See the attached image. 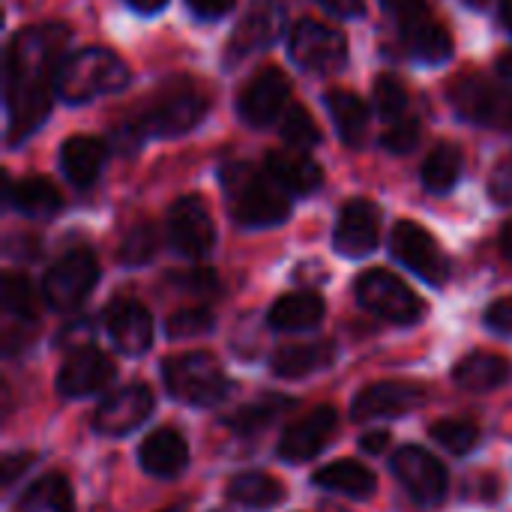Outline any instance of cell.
<instances>
[{
  "instance_id": "obj_33",
  "label": "cell",
  "mask_w": 512,
  "mask_h": 512,
  "mask_svg": "<svg viewBox=\"0 0 512 512\" xmlns=\"http://www.w3.org/2000/svg\"><path fill=\"white\" fill-rule=\"evenodd\" d=\"M15 512H72V489L66 477L48 474L36 480L18 501Z\"/></svg>"
},
{
  "instance_id": "obj_7",
  "label": "cell",
  "mask_w": 512,
  "mask_h": 512,
  "mask_svg": "<svg viewBox=\"0 0 512 512\" xmlns=\"http://www.w3.org/2000/svg\"><path fill=\"white\" fill-rule=\"evenodd\" d=\"M291 57L300 69L330 75L339 72L348 60V39L339 27H330L315 18H303L291 27L288 36Z\"/></svg>"
},
{
  "instance_id": "obj_40",
  "label": "cell",
  "mask_w": 512,
  "mask_h": 512,
  "mask_svg": "<svg viewBox=\"0 0 512 512\" xmlns=\"http://www.w3.org/2000/svg\"><path fill=\"white\" fill-rule=\"evenodd\" d=\"M216 324L213 312L204 309V306H192V309H180L174 312L168 321H165V333L171 339H195V336H204L210 333Z\"/></svg>"
},
{
  "instance_id": "obj_37",
  "label": "cell",
  "mask_w": 512,
  "mask_h": 512,
  "mask_svg": "<svg viewBox=\"0 0 512 512\" xmlns=\"http://www.w3.org/2000/svg\"><path fill=\"white\" fill-rule=\"evenodd\" d=\"M432 441L438 447H444L447 453H456V456H465L471 453L477 444H480V429L468 420H438L432 429H429Z\"/></svg>"
},
{
  "instance_id": "obj_47",
  "label": "cell",
  "mask_w": 512,
  "mask_h": 512,
  "mask_svg": "<svg viewBox=\"0 0 512 512\" xmlns=\"http://www.w3.org/2000/svg\"><path fill=\"white\" fill-rule=\"evenodd\" d=\"M30 462H33V459H30V456H24V453H21V456H6V459H3V486L9 489V486L18 480V474H24V471H27V465H30Z\"/></svg>"
},
{
  "instance_id": "obj_1",
  "label": "cell",
  "mask_w": 512,
  "mask_h": 512,
  "mask_svg": "<svg viewBox=\"0 0 512 512\" xmlns=\"http://www.w3.org/2000/svg\"><path fill=\"white\" fill-rule=\"evenodd\" d=\"M69 27L57 21L21 30L6 51V141L18 144L51 111L57 75L66 60Z\"/></svg>"
},
{
  "instance_id": "obj_31",
  "label": "cell",
  "mask_w": 512,
  "mask_h": 512,
  "mask_svg": "<svg viewBox=\"0 0 512 512\" xmlns=\"http://www.w3.org/2000/svg\"><path fill=\"white\" fill-rule=\"evenodd\" d=\"M228 498L246 510H270L285 501V489L267 474H240L228 483Z\"/></svg>"
},
{
  "instance_id": "obj_23",
  "label": "cell",
  "mask_w": 512,
  "mask_h": 512,
  "mask_svg": "<svg viewBox=\"0 0 512 512\" xmlns=\"http://www.w3.org/2000/svg\"><path fill=\"white\" fill-rule=\"evenodd\" d=\"M138 462L147 474L153 477H177L189 465V447L180 432L174 429H156L153 435L144 438L138 447Z\"/></svg>"
},
{
  "instance_id": "obj_45",
  "label": "cell",
  "mask_w": 512,
  "mask_h": 512,
  "mask_svg": "<svg viewBox=\"0 0 512 512\" xmlns=\"http://www.w3.org/2000/svg\"><path fill=\"white\" fill-rule=\"evenodd\" d=\"M381 3H384V9L393 15L396 24H402V21H408V18H414V15H420V12H426V3H423V0H381Z\"/></svg>"
},
{
  "instance_id": "obj_10",
  "label": "cell",
  "mask_w": 512,
  "mask_h": 512,
  "mask_svg": "<svg viewBox=\"0 0 512 512\" xmlns=\"http://www.w3.org/2000/svg\"><path fill=\"white\" fill-rule=\"evenodd\" d=\"M393 474L408 498L420 507H438L447 498V468L423 447H402L393 456Z\"/></svg>"
},
{
  "instance_id": "obj_18",
  "label": "cell",
  "mask_w": 512,
  "mask_h": 512,
  "mask_svg": "<svg viewBox=\"0 0 512 512\" xmlns=\"http://www.w3.org/2000/svg\"><path fill=\"white\" fill-rule=\"evenodd\" d=\"M282 27H285V12L279 3L273 0H258L246 15L243 21L237 24L234 36L228 39V51H225V63H237L261 48H267L270 42H276L282 36Z\"/></svg>"
},
{
  "instance_id": "obj_46",
  "label": "cell",
  "mask_w": 512,
  "mask_h": 512,
  "mask_svg": "<svg viewBox=\"0 0 512 512\" xmlns=\"http://www.w3.org/2000/svg\"><path fill=\"white\" fill-rule=\"evenodd\" d=\"M492 198L498 204H510L512 201V165H501L492 177Z\"/></svg>"
},
{
  "instance_id": "obj_20",
  "label": "cell",
  "mask_w": 512,
  "mask_h": 512,
  "mask_svg": "<svg viewBox=\"0 0 512 512\" xmlns=\"http://www.w3.org/2000/svg\"><path fill=\"white\" fill-rule=\"evenodd\" d=\"M105 330L120 354L138 357L153 342V318L135 300H114L105 309Z\"/></svg>"
},
{
  "instance_id": "obj_54",
  "label": "cell",
  "mask_w": 512,
  "mask_h": 512,
  "mask_svg": "<svg viewBox=\"0 0 512 512\" xmlns=\"http://www.w3.org/2000/svg\"><path fill=\"white\" fill-rule=\"evenodd\" d=\"M162 512H186V507H171V510H162Z\"/></svg>"
},
{
  "instance_id": "obj_50",
  "label": "cell",
  "mask_w": 512,
  "mask_h": 512,
  "mask_svg": "<svg viewBox=\"0 0 512 512\" xmlns=\"http://www.w3.org/2000/svg\"><path fill=\"white\" fill-rule=\"evenodd\" d=\"M135 12H144V15H150V12H159L168 0H126Z\"/></svg>"
},
{
  "instance_id": "obj_49",
  "label": "cell",
  "mask_w": 512,
  "mask_h": 512,
  "mask_svg": "<svg viewBox=\"0 0 512 512\" xmlns=\"http://www.w3.org/2000/svg\"><path fill=\"white\" fill-rule=\"evenodd\" d=\"M360 447L366 453H372V456H381L390 447V432H369V435L360 438Z\"/></svg>"
},
{
  "instance_id": "obj_48",
  "label": "cell",
  "mask_w": 512,
  "mask_h": 512,
  "mask_svg": "<svg viewBox=\"0 0 512 512\" xmlns=\"http://www.w3.org/2000/svg\"><path fill=\"white\" fill-rule=\"evenodd\" d=\"M318 3H321L324 9L342 15V18H354V15L363 12V0H318Z\"/></svg>"
},
{
  "instance_id": "obj_14",
  "label": "cell",
  "mask_w": 512,
  "mask_h": 512,
  "mask_svg": "<svg viewBox=\"0 0 512 512\" xmlns=\"http://www.w3.org/2000/svg\"><path fill=\"white\" fill-rule=\"evenodd\" d=\"M153 414V393L144 384L120 387L117 393L105 396L93 414V429L105 438H120L135 432Z\"/></svg>"
},
{
  "instance_id": "obj_19",
  "label": "cell",
  "mask_w": 512,
  "mask_h": 512,
  "mask_svg": "<svg viewBox=\"0 0 512 512\" xmlns=\"http://www.w3.org/2000/svg\"><path fill=\"white\" fill-rule=\"evenodd\" d=\"M114 378V363L93 345L75 348L57 372V393L66 399H87L108 387Z\"/></svg>"
},
{
  "instance_id": "obj_25",
  "label": "cell",
  "mask_w": 512,
  "mask_h": 512,
  "mask_svg": "<svg viewBox=\"0 0 512 512\" xmlns=\"http://www.w3.org/2000/svg\"><path fill=\"white\" fill-rule=\"evenodd\" d=\"M324 318V300L315 291H294L273 303L267 312V324L279 333H303L318 327Z\"/></svg>"
},
{
  "instance_id": "obj_42",
  "label": "cell",
  "mask_w": 512,
  "mask_h": 512,
  "mask_svg": "<svg viewBox=\"0 0 512 512\" xmlns=\"http://www.w3.org/2000/svg\"><path fill=\"white\" fill-rule=\"evenodd\" d=\"M168 282L186 294H213L219 288V279L216 273L210 270H186V273H171Z\"/></svg>"
},
{
  "instance_id": "obj_9",
  "label": "cell",
  "mask_w": 512,
  "mask_h": 512,
  "mask_svg": "<svg viewBox=\"0 0 512 512\" xmlns=\"http://www.w3.org/2000/svg\"><path fill=\"white\" fill-rule=\"evenodd\" d=\"M390 252L393 258L417 273L429 285H444L450 279V258L441 249V243L417 222H399L390 234Z\"/></svg>"
},
{
  "instance_id": "obj_28",
  "label": "cell",
  "mask_w": 512,
  "mask_h": 512,
  "mask_svg": "<svg viewBox=\"0 0 512 512\" xmlns=\"http://www.w3.org/2000/svg\"><path fill=\"white\" fill-rule=\"evenodd\" d=\"M327 102V111L333 117V126L339 132V138L348 144V147H360L363 138H366V129H369V108L366 102L351 93V90H330L324 96Z\"/></svg>"
},
{
  "instance_id": "obj_32",
  "label": "cell",
  "mask_w": 512,
  "mask_h": 512,
  "mask_svg": "<svg viewBox=\"0 0 512 512\" xmlns=\"http://www.w3.org/2000/svg\"><path fill=\"white\" fill-rule=\"evenodd\" d=\"M423 186L435 195L450 192L462 177V150L456 144H438L423 162Z\"/></svg>"
},
{
  "instance_id": "obj_44",
  "label": "cell",
  "mask_w": 512,
  "mask_h": 512,
  "mask_svg": "<svg viewBox=\"0 0 512 512\" xmlns=\"http://www.w3.org/2000/svg\"><path fill=\"white\" fill-rule=\"evenodd\" d=\"M186 6L198 15V18H204V21H213V18H222V15H228L234 6H237V0H186Z\"/></svg>"
},
{
  "instance_id": "obj_52",
  "label": "cell",
  "mask_w": 512,
  "mask_h": 512,
  "mask_svg": "<svg viewBox=\"0 0 512 512\" xmlns=\"http://www.w3.org/2000/svg\"><path fill=\"white\" fill-rule=\"evenodd\" d=\"M501 21L507 24V30L512 33V0H501Z\"/></svg>"
},
{
  "instance_id": "obj_24",
  "label": "cell",
  "mask_w": 512,
  "mask_h": 512,
  "mask_svg": "<svg viewBox=\"0 0 512 512\" xmlns=\"http://www.w3.org/2000/svg\"><path fill=\"white\" fill-rule=\"evenodd\" d=\"M402 42L411 57L423 63H444L453 54V39L444 24H438L429 12H420L399 24Z\"/></svg>"
},
{
  "instance_id": "obj_3",
  "label": "cell",
  "mask_w": 512,
  "mask_h": 512,
  "mask_svg": "<svg viewBox=\"0 0 512 512\" xmlns=\"http://www.w3.org/2000/svg\"><path fill=\"white\" fill-rule=\"evenodd\" d=\"M207 114V96L192 81H174L165 93H159L138 117H132L117 138L126 144H141L144 138H174L195 129Z\"/></svg>"
},
{
  "instance_id": "obj_29",
  "label": "cell",
  "mask_w": 512,
  "mask_h": 512,
  "mask_svg": "<svg viewBox=\"0 0 512 512\" xmlns=\"http://www.w3.org/2000/svg\"><path fill=\"white\" fill-rule=\"evenodd\" d=\"M6 198L21 216H30V219H51L63 207L60 192L45 177H24V180L12 183Z\"/></svg>"
},
{
  "instance_id": "obj_51",
  "label": "cell",
  "mask_w": 512,
  "mask_h": 512,
  "mask_svg": "<svg viewBox=\"0 0 512 512\" xmlns=\"http://www.w3.org/2000/svg\"><path fill=\"white\" fill-rule=\"evenodd\" d=\"M501 249H504V255L512 261V219L504 225V231H501Z\"/></svg>"
},
{
  "instance_id": "obj_4",
  "label": "cell",
  "mask_w": 512,
  "mask_h": 512,
  "mask_svg": "<svg viewBox=\"0 0 512 512\" xmlns=\"http://www.w3.org/2000/svg\"><path fill=\"white\" fill-rule=\"evenodd\" d=\"M126 81H129V69L114 51L87 45L63 60L57 75V96L72 105H81L96 96L123 90Z\"/></svg>"
},
{
  "instance_id": "obj_35",
  "label": "cell",
  "mask_w": 512,
  "mask_h": 512,
  "mask_svg": "<svg viewBox=\"0 0 512 512\" xmlns=\"http://www.w3.org/2000/svg\"><path fill=\"white\" fill-rule=\"evenodd\" d=\"M156 249H159V234H156L153 222H138V225H132L123 234L117 258L126 267H141V264H147L156 255Z\"/></svg>"
},
{
  "instance_id": "obj_53",
  "label": "cell",
  "mask_w": 512,
  "mask_h": 512,
  "mask_svg": "<svg viewBox=\"0 0 512 512\" xmlns=\"http://www.w3.org/2000/svg\"><path fill=\"white\" fill-rule=\"evenodd\" d=\"M498 72H501V75H507V78H512V51H507V54L498 60Z\"/></svg>"
},
{
  "instance_id": "obj_15",
  "label": "cell",
  "mask_w": 512,
  "mask_h": 512,
  "mask_svg": "<svg viewBox=\"0 0 512 512\" xmlns=\"http://www.w3.org/2000/svg\"><path fill=\"white\" fill-rule=\"evenodd\" d=\"M426 402V390L420 384L411 381H381V384H369L357 393L354 405H351V417L357 423H369V420H387V417H399L408 414L414 408H420Z\"/></svg>"
},
{
  "instance_id": "obj_11",
  "label": "cell",
  "mask_w": 512,
  "mask_h": 512,
  "mask_svg": "<svg viewBox=\"0 0 512 512\" xmlns=\"http://www.w3.org/2000/svg\"><path fill=\"white\" fill-rule=\"evenodd\" d=\"M450 102L471 123L512 129V93L495 87L486 78H477V75L459 78L450 87Z\"/></svg>"
},
{
  "instance_id": "obj_34",
  "label": "cell",
  "mask_w": 512,
  "mask_h": 512,
  "mask_svg": "<svg viewBox=\"0 0 512 512\" xmlns=\"http://www.w3.org/2000/svg\"><path fill=\"white\" fill-rule=\"evenodd\" d=\"M291 408H294L291 399H285V396H279V393H270V396H264V399H258V402H252V405L234 411V414L228 417V426H231L234 432H240V435H255V432L267 429L273 420H279V417H282L285 411H291Z\"/></svg>"
},
{
  "instance_id": "obj_22",
  "label": "cell",
  "mask_w": 512,
  "mask_h": 512,
  "mask_svg": "<svg viewBox=\"0 0 512 512\" xmlns=\"http://www.w3.org/2000/svg\"><path fill=\"white\" fill-rule=\"evenodd\" d=\"M264 171L291 195H312L324 183L321 165L294 150H273L264 162Z\"/></svg>"
},
{
  "instance_id": "obj_12",
  "label": "cell",
  "mask_w": 512,
  "mask_h": 512,
  "mask_svg": "<svg viewBox=\"0 0 512 512\" xmlns=\"http://www.w3.org/2000/svg\"><path fill=\"white\" fill-rule=\"evenodd\" d=\"M168 240L183 258H204L216 243V228L207 204L198 195L177 198L168 210Z\"/></svg>"
},
{
  "instance_id": "obj_21",
  "label": "cell",
  "mask_w": 512,
  "mask_h": 512,
  "mask_svg": "<svg viewBox=\"0 0 512 512\" xmlns=\"http://www.w3.org/2000/svg\"><path fill=\"white\" fill-rule=\"evenodd\" d=\"M105 156H108L105 141H99L93 135H72L60 147V168L72 186L87 189L99 180V174L105 168Z\"/></svg>"
},
{
  "instance_id": "obj_5",
  "label": "cell",
  "mask_w": 512,
  "mask_h": 512,
  "mask_svg": "<svg viewBox=\"0 0 512 512\" xmlns=\"http://www.w3.org/2000/svg\"><path fill=\"white\" fill-rule=\"evenodd\" d=\"M162 381L177 402L192 405V408H213L231 390V381L225 378L219 360L207 351L180 354V357L165 360Z\"/></svg>"
},
{
  "instance_id": "obj_43",
  "label": "cell",
  "mask_w": 512,
  "mask_h": 512,
  "mask_svg": "<svg viewBox=\"0 0 512 512\" xmlns=\"http://www.w3.org/2000/svg\"><path fill=\"white\" fill-rule=\"evenodd\" d=\"M486 327L495 330V333L512 336V297L495 300V303L486 309Z\"/></svg>"
},
{
  "instance_id": "obj_30",
  "label": "cell",
  "mask_w": 512,
  "mask_h": 512,
  "mask_svg": "<svg viewBox=\"0 0 512 512\" xmlns=\"http://www.w3.org/2000/svg\"><path fill=\"white\" fill-rule=\"evenodd\" d=\"M315 486L327 489V492H339V495H348V498H372L375 495V474L354 462V459H339L327 468H321L315 477H312Z\"/></svg>"
},
{
  "instance_id": "obj_26",
  "label": "cell",
  "mask_w": 512,
  "mask_h": 512,
  "mask_svg": "<svg viewBox=\"0 0 512 512\" xmlns=\"http://www.w3.org/2000/svg\"><path fill=\"white\" fill-rule=\"evenodd\" d=\"M336 360L333 342H303V345H285L270 357V369L279 378H306L315 372H324Z\"/></svg>"
},
{
  "instance_id": "obj_16",
  "label": "cell",
  "mask_w": 512,
  "mask_h": 512,
  "mask_svg": "<svg viewBox=\"0 0 512 512\" xmlns=\"http://www.w3.org/2000/svg\"><path fill=\"white\" fill-rule=\"evenodd\" d=\"M381 240V213L372 201L354 198L339 210L333 246L345 258H363L369 255Z\"/></svg>"
},
{
  "instance_id": "obj_6",
  "label": "cell",
  "mask_w": 512,
  "mask_h": 512,
  "mask_svg": "<svg viewBox=\"0 0 512 512\" xmlns=\"http://www.w3.org/2000/svg\"><path fill=\"white\" fill-rule=\"evenodd\" d=\"M99 282V261L90 249H72L42 276V300L54 312L78 309Z\"/></svg>"
},
{
  "instance_id": "obj_36",
  "label": "cell",
  "mask_w": 512,
  "mask_h": 512,
  "mask_svg": "<svg viewBox=\"0 0 512 512\" xmlns=\"http://www.w3.org/2000/svg\"><path fill=\"white\" fill-rule=\"evenodd\" d=\"M0 300L3 309L18 318V321H33L36 318V291L27 276L21 273H6L0 282Z\"/></svg>"
},
{
  "instance_id": "obj_41",
  "label": "cell",
  "mask_w": 512,
  "mask_h": 512,
  "mask_svg": "<svg viewBox=\"0 0 512 512\" xmlns=\"http://www.w3.org/2000/svg\"><path fill=\"white\" fill-rule=\"evenodd\" d=\"M420 141V123L414 117H399L387 126L381 144L390 150V153H411Z\"/></svg>"
},
{
  "instance_id": "obj_38",
  "label": "cell",
  "mask_w": 512,
  "mask_h": 512,
  "mask_svg": "<svg viewBox=\"0 0 512 512\" xmlns=\"http://www.w3.org/2000/svg\"><path fill=\"white\" fill-rule=\"evenodd\" d=\"M279 135H282L285 144L300 147V150L315 147V144L321 141V129H318V123L312 120V114H309L303 105H291V108L282 114Z\"/></svg>"
},
{
  "instance_id": "obj_8",
  "label": "cell",
  "mask_w": 512,
  "mask_h": 512,
  "mask_svg": "<svg viewBox=\"0 0 512 512\" xmlns=\"http://www.w3.org/2000/svg\"><path fill=\"white\" fill-rule=\"evenodd\" d=\"M357 300L363 309L393 324H417L426 312L423 300L387 270H366L357 279Z\"/></svg>"
},
{
  "instance_id": "obj_2",
  "label": "cell",
  "mask_w": 512,
  "mask_h": 512,
  "mask_svg": "<svg viewBox=\"0 0 512 512\" xmlns=\"http://www.w3.org/2000/svg\"><path fill=\"white\" fill-rule=\"evenodd\" d=\"M222 186L228 210L243 228H273L291 216V201L285 189L249 162H234L222 171Z\"/></svg>"
},
{
  "instance_id": "obj_27",
  "label": "cell",
  "mask_w": 512,
  "mask_h": 512,
  "mask_svg": "<svg viewBox=\"0 0 512 512\" xmlns=\"http://www.w3.org/2000/svg\"><path fill=\"white\" fill-rule=\"evenodd\" d=\"M512 378L510 360L498 357V354H468L465 360L456 363L453 369V381L468 390V393H489L504 387Z\"/></svg>"
},
{
  "instance_id": "obj_55",
  "label": "cell",
  "mask_w": 512,
  "mask_h": 512,
  "mask_svg": "<svg viewBox=\"0 0 512 512\" xmlns=\"http://www.w3.org/2000/svg\"><path fill=\"white\" fill-rule=\"evenodd\" d=\"M468 3H471V6H483L486 0H468Z\"/></svg>"
},
{
  "instance_id": "obj_39",
  "label": "cell",
  "mask_w": 512,
  "mask_h": 512,
  "mask_svg": "<svg viewBox=\"0 0 512 512\" xmlns=\"http://www.w3.org/2000/svg\"><path fill=\"white\" fill-rule=\"evenodd\" d=\"M408 102H411V96H408L405 84H402L396 75H381V78L375 81V108L381 111V117H384L387 123L405 117Z\"/></svg>"
},
{
  "instance_id": "obj_13",
  "label": "cell",
  "mask_w": 512,
  "mask_h": 512,
  "mask_svg": "<svg viewBox=\"0 0 512 512\" xmlns=\"http://www.w3.org/2000/svg\"><path fill=\"white\" fill-rule=\"evenodd\" d=\"M288 96H291V81L285 78V72L276 66H267L243 87V93L237 99V114L249 126L264 129V126L282 120Z\"/></svg>"
},
{
  "instance_id": "obj_17",
  "label": "cell",
  "mask_w": 512,
  "mask_h": 512,
  "mask_svg": "<svg viewBox=\"0 0 512 512\" xmlns=\"http://www.w3.org/2000/svg\"><path fill=\"white\" fill-rule=\"evenodd\" d=\"M336 432H339V414H336V408H330V405L315 408L309 417H303V420H297L294 426L285 429V435L279 441V459H285L291 465L312 462L330 444V438Z\"/></svg>"
}]
</instances>
